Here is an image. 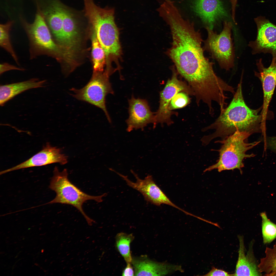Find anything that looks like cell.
I'll list each match as a JSON object with an SVG mask.
<instances>
[{"instance_id":"6da1fadb","label":"cell","mask_w":276,"mask_h":276,"mask_svg":"<svg viewBox=\"0 0 276 276\" xmlns=\"http://www.w3.org/2000/svg\"><path fill=\"white\" fill-rule=\"evenodd\" d=\"M161 17L170 30L172 41L167 53L178 72L195 94L204 95L214 91L222 79L214 71V63L205 56L200 33L195 29L193 23L183 18L175 6L165 10Z\"/></svg>"},{"instance_id":"7a4b0ae2","label":"cell","mask_w":276,"mask_h":276,"mask_svg":"<svg viewBox=\"0 0 276 276\" xmlns=\"http://www.w3.org/2000/svg\"><path fill=\"white\" fill-rule=\"evenodd\" d=\"M241 75L237 90L231 102L227 107L220 111L215 121L202 129L205 131L214 129L211 134L205 136L201 139L203 144H208L212 140L218 137L223 139L237 131L245 132L251 135L259 132L263 128L262 118L259 112L262 107L253 109L246 105L242 90ZM222 139V140H223Z\"/></svg>"},{"instance_id":"3957f363","label":"cell","mask_w":276,"mask_h":276,"mask_svg":"<svg viewBox=\"0 0 276 276\" xmlns=\"http://www.w3.org/2000/svg\"><path fill=\"white\" fill-rule=\"evenodd\" d=\"M84 16L88 20L106 56H118L120 53L119 31L115 22L114 8H102L93 0H84Z\"/></svg>"},{"instance_id":"277c9868","label":"cell","mask_w":276,"mask_h":276,"mask_svg":"<svg viewBox=\"0 0 276 276\" xmlns=\"http://www.w3.org/2000/svg\"><path fill=\"white\" fill-rule=\"evenodd\" d=\"M250 135L246 132L237 131L218 141L222 144L218 151V158L215 164L206 168L204 172L216 169L221 172L224 170L238 169L242 174V168L244 166V159L255 156L253 154H247V152L260 142L247 143L246 141Z\"/></svg>"},{"instance_id":"5b68a950","label":"cell","mask_w":276,"mask_h":276,"mask_svg":"<svg viewBox=\"0 0 276 276\" xmlns=\"http://www.w3.org/2000/svg\"><path fill=\"white\" fill-rule=\"evenodd\" d=\"M20 18L29 40L31 60L44 55L53 57L57 60L65 59L63 53L54 41L50 29L41 14L37 13L34 21L31 23L22 16Z\"/></svg>"},{"instance_id":"8992f818","label":"cell","mask_w":276,"mask_h":276,"mask_svg":"<svg viewBox=\"0 0 276 276\" xmlns=\"http://www.w3.org/2000/svg\"><path fill=\"white\" fill-rule=\"evenodd\" d=\"M49 185V188L56 194L55 198L47 204L60 203L69 205L77 209L85 219L88 224L92 225L95 221L89 218L83 210V205L86 201L93 200L98 203L103 201L102 198L106 193L99 196H93L83 191L72 183L69 180L66 169L62 172L55 167L53 171Z\"/></svg>"},{"instance_id":"52a82bcc","label":"cell","mask_w":276,"mask_h":276,"mask_svg":"<svg viewBox=\"0 0 276 276\" xmlns=\"http://www.w3.org/2000/svg\"><path fill=\"white\" fill-rule=\"evenodd\" d=\"M232 27L231 22L224 21L222 30L218 34L206 27L208 37L203 47L220 67L227 71L234 66L235 51L231 37Z\"/></svg>"},{"instance_id":"ba28073f","label":"cell","mask_w":276,"mask_h":276,"mask_svg":"<svg viewBox=\"0 0 276 276\" xmlns=\"http://www.w3.org/2000/svg\"><path fill=\"white\" fill-rule=\"evenodd\" d=\"M102 72H94L92 77L83 88L77 89L72 88L70 90L73 96L77 99L88 103L101 109L105 113L109 122L111 120L106 105V97L108 94H114L107 71Z\"/></svg>"},{"instance_id":"9c48e42d","label":"cell","mask_w":276,"mask_h":276,"mask_svg":"<svg viewBox=\"0 0 276 276\" xmlns=\"http://www.w3.org/2000/svg\"><path fill=\"white\" fill-rule=\"evenodd\" d=\"M171 78L168 79L163 89L160 94L159 107L154 115L153 127L157 124L166 123L168 125L173 122L171 119L174 113L169 108L170 101L174 96L180 92H184L190 95H194L193 91L186 83L179 79L177 72L173 69Z\"/></svg>"},{"instance_id":"30bf717a","label":"cell","mask_w":276,"mask_h":276,"mask_svg":"<svg viewBox=\"0 0 276 276\" xmlns=\"http://www.w3.org/2000/svg\"><path fill=\"white\" fill-rule=\"evenodd\" d=\"M254 20L257 26V37L248 44L252 49V53H270L272 57L271 64H276V25L264 17H257Z\"/></svg>"},{"instance_id":"8fae6325","label":"cell","mask_w":276,"mask_h":276,"mask_svg":"<svg viewBox=\"0 0 276 276\" xmlns=\"http://www.w3.org/2000/svg\"><path fill=\"white\" fill-rule=\"evenodd\" d=\"M76 13L64 5L62 8V32L64 42L62 51L65 61L73 64L76 54L80 44L77 15Z\"/></svg>"},{"instance_id":"7c38bea8","label":"cell","mask_w":276,"mask_h":276,"mask_svg":"<svg viewBox=\"0 0 276 276\" xmlns=\"http://www.w3.org/2000/svg\"><path fill=\"white\" fill-rule=\"evenodd\" d=\"M110 169L121 177L128 186L141 193L147 202L159 206L165 204L167 201L168 197L156 184L151 175H148L144 179H141L131 170V172L136 179V182H134L130 180L127 176L111 168Z\"/></svg>"},{"instance_id":"4fadbf2b","label":"cell","mask_w":276,"mask_h":276,"mask_svg":"<svg viewBox=\"0 0 276 276\" xmlns=\"http://www.w3.org/2000/svg\"><path fill=\"white\" fill-rule=\"evenodd\" d=\"M67 162V156L62 153L61 149L53 147L47 143L41 151L28 159L13 167L1 171L0 174L2 175L20 169L45 166L55 163L63 165Z\"/></svg>"},{"instance_id":"5bb4252c","label":"cell","mask_w":276,"mask_h":276,"mask_svg":"<svg viewBox=\"0 0 276 276\" xmlns=\"http://www.w3.org/2000/svg\"><path fill=\"white\" fill-rule=\"evenodd\" d=\"M128 102L129 117L126 120L127 131L138 129L143 130L148 124H154L155 115L146 100L136 98L132 96Z\"/></svg>"},{"instance_id":"9a60e30c","label":"cell","mask_w":276,"mask_h":276,"mask_svg":"<svg viewBox=\"0 0 276 276\" xmlns=\"http://www.w3.org/2000/svg\"><path fill=\"white\" fill-rule=\"evenodd\" d=\"M131 263L135 276H164L183 272L181 266L154 261L146 256L132 258Z\"/></svg>"},{"instance_id":"2e32d148","label":"cell","mask_w":276,"mask_h":276,"mask_svg":"<svg viewBox=\"0 0 276 276\" xmlns=\"http://www.w3.org/2000/svg\"><path fill=\"white\" fill-rule=\"evenodd\" d=\"M256 65L259 72H255V74L262 83L263 100L261 114L262 122L265 124L268 107L276 85V64H271L269 67L266 68L260 59L257 61Z\"/></svg>"},{"instance_id":"e0dca14e","label":"cell","mask_w":276,"mask_h":276,"mask_svg":"<svg viewBox=\"0 0 276 276\" xmlns=\"http://www.w3.org/2000/svg\"><path fill=\"white\" fill-rule=\"evenodd\" d=\"M193 4L195 12L211 29L217 21L228 16L221 0H194Z\"/></svg>"},{"instance_id":"ac0fdd59","label":"cell","mask_w":276,"mask_h":276,"mask_svg":"<svg viewBox=\"0 0 276 276\" xmlns=\"http://www.w3.org/2000/svg\"><path fill=\"white\" fill-rule=\"evenodd\" d=\"M238 238L239 241L238 257L233 276L261 275L251 251L249 250L247 254H245L243 236L239 235Z\"/></svg>"},{"instance_id":"d6986e66","label":"cell","mask_w":276,"mask_h":276,"mask_svg":"<svg viewBox=\"0 0 276 276\" xmlns=\"http://www.w3.org/2000/svg\"><path fill=\"white\" fill-rule=\"evenodd\" d=\"M45 80L39 81L32 78L26 81L5 85L0 87V104L3 106L6 102L21 93L28 90L42 87Z\"/></svg>"},{"instance_id":"ffe728a7","label":"cell","mask_w":276,"mask_h":276,"mask_svg":"<svg viewBox=\"0 0 276 276\" xmlns=\"http://www.w3.org/2000/svg\"><path fill=\"white\" fill-rule=\"evenodd\" d=\"M265 252L258 265L259 271L264 275L276 276V243L272 248L267 247Z\"/></svg>"},{"instance_id":"44dd1931","label":"cell","mask_w":276,"mask_h":276,"mask_svg":"<svg viewBox=\"0 0 276 276\" xmlns=\"http://www.w3.org/2000/svg\"><path fill=\"white\" fill-rule=\"evenodd\" d=\"M14 21L10 20L0 25V45L9 53L16 63L20 64L12 44L10 37V31Z\"/></svg>"},{"instance_id":"7402d4cb","label":"cell","mask_w":276,"mask_h":276,"mask_svg":"<svg viewBox=\"0 0 276 276\" xmlns=\"http://www.w3.org/2000/svg\"><path fill=\"white\" fill-rule=\"evenodd\" d=\"M134 237L132 234L124 232L118 233L116 237V244L118 251L127 263H131L132 259L130 244Z\"/></svg>"},{"instance_id":"603a6c76","label":"cell","mask_w":276,"mask_h":276,"mask_svg":"<svg viewBox=\"0 0 276 276\" xmlns=\"http://www.w3.org/2000/svg\"><path fill=\"white\" fill-rule=\"evenodd\" d=\"M91 41L94 72H102L105 62L106 54L94 31L91 37Z\"/></svg>"},{"instance_id":"cb8c5ba5","label":"cell","mask_w":276,"mask_h":276,"mask_svg":"<svg viewBox=\"0 0 276 276\" xmlns=\"http://www.w3.org/2000/svg\"><path fill=\"white\" fill-rule=\"evenodd\" d=\"M262 218V230L264 244L269 243L276 238V224L268 218L266 213H260Z\"/></svg>"},{"instance_id":"d4e9b609","label":"cell","mask_w":276,"mask_h":276,"mask_svg":"<svg viewBox=\"0 0 276 276\" xmlns=\"http://www.w3.org/2000/svg\"><path fill=\"white\" fill-rule=\"evenodd\" d=\"M188 94L184 92H180L176 94L172 98L169 106L171 110L184 107L190 102Z\"/></svg>"},{"instance_id":"484cf974","label":"cell","mask_w":276,"mask_h":276,"mask_svg":"<svg viewBox=\"0 0 276 276\" xmlns=\"http://www.w3.org/2000/svg\"><path fill=\"white\" fill-rule=\"evenodd\" d=\"M12 70L23 71L25 70V69L23 68L18 67L7 62L1 63L0 64V74L1 75L6 72Z\"/></svg>"},{"instance_id":"4316f807","label":"cell","mask_w":276,"mask_h":276,"mask_svg":"<svg viewBox=\"0 0 276 276\" xmlns=\"http://www.w3.org/2000/svg\"><path fill=\"white\" fill-rule=\"evenodd\" d=\"M204 276H233V274H231L228 272L222 270L218 269L213 267L211 269L208 273L204 275Z\"/></svg>"},{"instance_id":"83f0119b","label":"cell","mask_w":276,"mask_h":276,"mask_svg":"<svg viewBox=\"0 0 276 276\" xmlns=\"http://www.w3.org/2000/svg\"><path fill=\"white\" fill-rule=\"evenodd\" d=\"M126 267L123 271L122 275L134 276V268L131 263H127Z\"/></svg>"},{"instance_id":"f1b7e54d","label":"cell","mask_w":276,"mask_h":276,"mask_svg":"<svg viewBox=\"0 0 276 276\" xmlns=\"http://www.w3.org/2000/svg\"><path fill=\"white\" fill-rule=\"evenodd\" d=\"M268 146L271 149L276 152V136L269 138L268 140Z\"/></svg>"},{"instance_id":"f546056e","label":"cell","mask_w":276,"mask_h":276,"mask_svg":"<svg viewBox=\"0 0 276 276\" xmlns=\"http://www.w3.org/2000/svg\"><path fill=\"white\" fill-rule=\"evenodd\" d=\"M237 0H231L232 5V18L234 22H235V11L236 5Z\"/></svg>"},{"instance_id":"4dcf8cb0","label":"cell","mask_w":276,"mask_h":276,"mask_svg":"<svg viewBox=\"0 0 276 276\" xmlns=\"http://www.w3.org/2000/svg\"><path fill=\"white\" fill-rule=\"evenodd\" d=\"M164 0H163V1Z\"/></svg>"}]
</instances>
